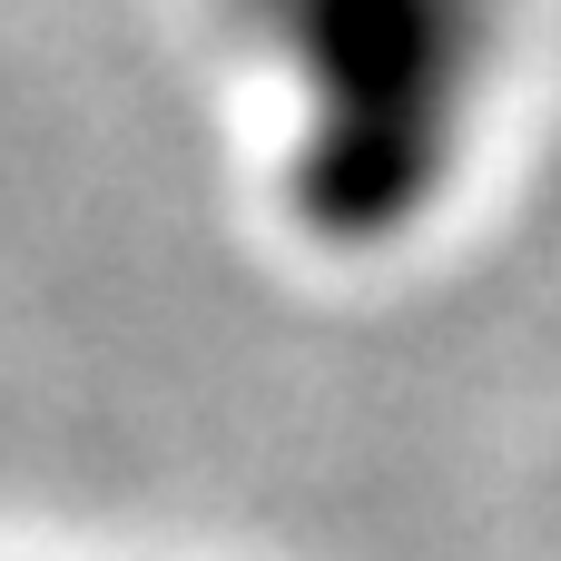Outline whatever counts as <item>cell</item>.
Listing matches in <instances>:
<instances>
[{"label":"cell","mask_w":561,"mask_h":561,"mask_svg":"<svg viewBox=\"0 0 561 561\" xmlns=\"http://www.w3.org/2000/svg\"><path fill=\"white\" fill-rule=\"evenodd\" d=\"M227 20L286 89L276 197L296 237L335 256L404 247L463 178L503 0H227Z\"/></svg>","instance_id":"1"}]
</instances>
